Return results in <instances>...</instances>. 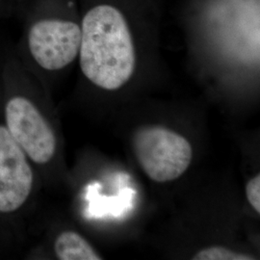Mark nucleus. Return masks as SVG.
Wrapping results in <instances>:
<instances>
[{
	"instance_id": "obj_1",
	"label": "nucleus",
	"mask_w": 260,
	"mask_h": 260,
	"mask_svg": "<svg viewBox=\"0 0 260 260\" xmlns=\"http://www.w3.org/2000/svg\"><path fill=\"white\" fill-rule=\"evenodd\" d=\"M161 16L152 0H93L80 20L85 78L109 92L125 86L137 69V37L157 30Z\"/></svg>"
},
{
	"instance_id": "obj_2",
	"label": "nucleus",
	"mask_w": 260,
	"mask_h": 260,
	"mask_svg": "<svg viewBox=\"0 0 260 260\" xmlns=\"http://www.w3.org/2000/svg\"><path fill=\"white\" fill-rule=\"evenodd\" d=\"M132 147L142 170L159 183L181 177L190 166L193 149L189 141L164 126H143L132 139Z\"/></svg>"
},
{
	"instance_id": "obj_3",
	"label": "nucleus",
	"mask_w": 260,
	"mask_h": 260,
	"mask_svg": "<svg viewBox=\"0 0 260 260\" xmlns=\"http://www.w3.org/2000/svg\"><path fill=\"white\" fill-rule=\"evenodd\" d=\"M5 126L30 161L45 165L57 149L54 130L37 105L22 94L9 98L4 105Z\"/></svg>"
},
{
	"instance_id": "obj_4",
	"label": "nucleus",
	"mask_w": 260,
	"mask_h": 260,
	"mask_svg": "<svg viewBox=\"0 0 260 260\" xmlns=\"http://www.w3.org/2000/svg\"><path fill=\"white\" fill-rule=\"evenodd\" d=\"M27 43L31 56L42 69L64 70L79 54L80 22L62 17L39 19L28 32Z\"/></svg>"
},
{
	"instance_id": "obj_5",
	"label": "nucleus",
	"mask_w": 260,
	"mask_h": 260,
	"mask_svg": "<svg viewBox=\"0 0 260 260\" xmlns=\"http://www.w3.org/2000/svg\"><path fill=\"white\" fill-rule=\"evenodd\" d=\"M30 159L0 123V214H12L27 202L34 185Z\"/></svg>"
},
{
	"instance_id": "obj_6",
	"label": "nucleus",
	"mask_w": 260,
	"mask_h": 260,
	"mask_svg": "<svg viewBox=\"0 0 260 260\" xmlns=\"http://www.w3.org/2000/svg\"><path fill=\"white\" fill-rule=\"evenodd\" d=\"M54 252L60 260H101L103 257L79 233L68 231L58 235Z\"/></svg>"
},
{
	"instance_id": "obj_7",
	"label": "nucleus",
	"mask_w": 260,
	"mask_h": 260,
	"mask_svg": "<svg viewBox=\"0 0 260 260\" xmlns=\"http://www.w3.org/2000/svg\"><path fill=\"white\" fill-rule=\"evenodd\" d=\"M194 260H251L254 257H251L249 254L239 253L236 251H232L228 248L223 247H210L203 249L202 251L197 252L193 256Z\"/></svg>"
},
{
	"instance_id": "obj_8",
	"label": "nucleus",
	"mask_w": 260,
	"mask_h": 260,
	"mask_svg": "<svg viewBox=\"0 0 260 260\" xmlns=\"http://www.w3.org/2000/svg\"><path fill=\"white\" fill-rule=\"evenodd\" d=\"M247 200L252 208L260 213V175H256L246 186Z\"/></svg>"
},
{
	"instance_id": "obj_9",
	"label": "nucleus",
	"mask_w": 260,
	"mask_h": 260,
	"mask_svg": "<svg viewBox=\"0 0 260 260\" xmlns=\"http://www.w3.org/2000/svg\"><path fill=\"white\" fill-rule=\"evenodd\" d=\"M152 1L157 5L158 7H159L160 9L162 10L163 4H164V2H165L166 0H152Z\"/></svg>"
}]
</instances>
